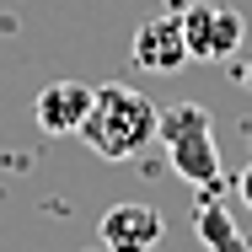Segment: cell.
<instances>
[{
    "mask_svg": "<svg viewBox=\"0 0 252 252\" xmlns=\"http://www.w3.org/2000/svg\"><path fill=\"white\" fill-rule=\"evenodd\" d=\"M156 140H161V151H166L172 172H177L183 183H193L204 193L220 188V145H215V124H209V107H204V102L166 107Z\"/></svg>",
    "mask_w": 252,
    "mask_h": 252,
    "instance_id": "2",
    "label": "cell"
},
{
    "mask_svg": "<svg viewBox=\"0 0 252 252\" xmlns=\"http://www.w3.org/2000/svg\"><path fill=\"white\" fill-rule=\"evenodd\" d=\"M161 129V107H156L145 92L124 86V81H107L92 92V113L81 124L86 145L102 156V161H134Z\"/></svg>",
    "mask_w": 252,
    "mask_h": 252,
    "instance_id": "1",
    "label": "cell"
},
{
    "mask_svg": "<svg viewBox=\"0 0 252 252\" xmlns=\"http://www.w3.org/2000/svg\"><path fill=\"white\" fill-rule=\"evenodd\" d=\"M242 86H247V92H252V64H242Z\"/></svg>",
    "mask_w": 252,
    "mask_h": 252,
    "instance_id": "9",
    "label": "cell"
},
{
    "mask_svg": "<svg viewBox=\"0 0 252 252\" xmlns=\"http://www.w3.org/2000/svg\"><path fill=\"white\" fill-rule=\"evenodd\" d=\"M102 247L107 252H151L156 242H161V215H156L151 204H113L107 215H102L97 225Z\"/></svg>",
    "mask_w": 252,
    "mask_h": 252,
    "instance_id": "5",
    "label": "cell"
},
{
    "mask_svg": "<svg viewBox=\"0 0 252 252\" xmlns=\"http://www.w3.org/2000/svg\"><path fill=\"white\" fill-rule=\"evenodd\" d=\"M193 231H199L204 252H252V236H242V225L231 220V209L220 199H209V193H204L199 215H193Z\"/></svg>",
    "mask_w": 252,
    "mask_h": 252,
    "instance_id": "7",
    "label": "cell"
},
{
    "mask_svg": "<svg viewBox=\"0 0 252 252\" xmlns=\"http://www.w3.org/2000/svg\"><path fill=\"white\" fill-rule=\"evenodd\" d=\"M92 92L97 86H86V81H54V86H43L38 102H32L38 129L43 134H81V124L92 113Z\"/></svg>",
    "mask_w": 252,
    "mask_h": 252,
    "instance_id": "6",
    "label": "cell"
},
{
    "mask_svg": "<svg viewBox=\"0 0 252 252\" xmlns=\"http://www.w3.org/2000/svg\"><path fill=\"white\" fill-rule=\"evenodd\" d=\"M134 64L151 70V75H172V70L188 64V38H183V16L177 11L140 22V32H134Z\"/></svg>",
    "mask_w": 252,
    "mask_h": 252,
    "instance_id": "4",
    "label": "cell"
},
{
    "mask_svg": "<svg viewBox=\"0 0 252 252\" xmlns=\"http://www.w3.org/2000/svg\"><path fill=\"white\" fill-rule=\"evenodd\" d=\"M177 16H183L188 59L220 64V59H231V54L242 49V32H247L242 11H231V5H183Z\"/></svg>",
    "mask_w": 252,
    "mask_h": 252,
    "instance_id": "3",
    "label": "cell"
},
{
    "mask_svg": "<svg viewBox=\"0 0 252 252\" xmlns=\"http://www.w3.org/2000/svg\"><path fill=\"white\" fill-rule=\"evenodd\" d=\"M236 199H242V204L252 209V161L242 166V177H236Z\"/></svg>",
    "mask_w": 252,
    "mask_h": 252,
    "instance_id": "8",
    "label": "cell"
}]
</instances>
